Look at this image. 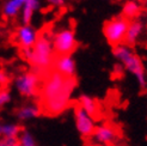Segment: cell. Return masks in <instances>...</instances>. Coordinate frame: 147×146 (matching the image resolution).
I'll list each match as a JSON object with an SVG mask.
<instances>
[{
    "label": "cell",
    "mask_w": 147,
    "mask_h": 146,
    "mask_svg": "<svg viewBox=\"0 0 147 146\" xmlns=\"http://www.w3.org/2000/svg\"><path fill=\"white\" fill-rule=\"evenodd\" d=\"M76 85L74 77H65L50 70L43 77L38 95L42 112L51 116L62 114L71 104Z\"/></svg>",
    "instance_id": "1"
},
{
    "label": "cell",
    "mask_w": 147,
    "mask_h": 146,
    "mask_svg": "<svg viewBox=\"0 0 147 146\" xmlns=\"http://www.w3.org/2000/svg\"><path fill=\"white\" fill-rule=\"evenodd\" d=\"M55 56L56 54L53 47L51 35L48 32H43L38 36L36 43L31 47V54L28 62L31 65L34 71L45 77L53 68Z\"/></svg>",
    "instance_id": "2"
},
{
    "label": "cell",
    "mask_w": 147,
    "mask_h": 146,
    "mask_svg": "<svg viewBox=\"0 0 147 146\" xmlns=\"http://www.w3.org/2000/svg\"><path fill=\"white\" fill-rule=\"evenodd\" d=\"M113 53L116 59L123 65V67L135 77L139 85L141 87H146L147 79H146V73H145L142 61L133 52V49L129 47V45H127V43L126 45L124 43L117 45L114 47Z\"/></svg>",
    "instance_id": "3"
},
{
    "label": "cell",
    "mask_w": 147,
    "mask_h": 146,
    "mask_svg": "<svg viewBox=\"0 0 147 146\" xmlns=\"http://www.w3.org/2000/svg\"><path fill=\"white\" fill-rule=\"evenodd\" d=\"M43 76L36 71H24L17 74L13 79V86L17 92L25 98L38 97Z\"/></svg>",
    "instance_id": "4"
},
{
    "label": "cell",
    "mask_w": 147,
    "mask_h": 146,
    "mask_svg": "<svg viewBox=\"0 0 147 146\" xmlns=\"http://www.w3.org/2000/svg\"><path fill=\"white\" fill-rule=\"evenodd\" d=\"M128 24H129V20L123 16L115 17L113 19L108 20L104 24L103 34H104L107 41L110 45L115 47V46L121 45V43L124 42Z\"/></svg>",
    "instance_id": "5"
},
{
    "label": "cell",
    "mask_w": 147,
    "mask_h": 146,
    "mask_svg": "<svg viewBox=\"0 0 147 146\" xmlns=\"http://www.w3.org/2000/svg\"><path fill=\"white\" fill-rule=\"evenodd\" d=\"M53 47L56 55L72 54L77 48L74 31L69 28H62L51 35Z\"/></svg>",
    "instance_id": "6"
},
{
    "label": "cell",
    "mask_w": 147,
    "mask_h": 146,
    "mask_svg": "<svg viewBox=\"0 0 147 146\" xmlns=\"http://www.w3.org/2000/svg\"><path fill=\"white\" fill-rule=\"evenodd\" d=\"M74 123L79 134L84 138H90L96 128L94 116L87 113L82 107L77 105L74 108Z\"/></svg>",
    "instance_id": "7"
},
{
    "label": "cell",
    "mask_w": 147,
    "mask_h": 146,
    "mask_svg": "<svg viewBox=\"0 0 147 146\" xmlns=\"http://www.w3.org/2000/svg\"><path fill=\"white\" fill-rule=\"evenodd\" d=\"M38 36V31L31 24H22L14 32V41L20 48H31Z\"/></svg>",
    "instance_id": "8"
},
{
    "label": "cell",
    "mask_w": 147,
    "mask_h": 146,
    "mask_svg": "<svg viewBox=\"0 0 147 146\" xmlns=\"http://www.w3.org/2000/svg\"><path fill=\"white\" fill-rule=\"evenodd\" d=\"M90 138H92V141L98 145H109L116 140L117 132L113 126L103 123V125L96 126Z\"/></svg>",
    "instance_id": "9"
},
{
    "label": "cell",
    "mask_w": 147,
    "mask_h": 146,
    "mask_svg": "<svg viewBox=\"0 0 147 146\" xmlns=\"http://www.w3.org/2000/svg\"><path fill=\"white\" fill-rule=\"evenodd\" d=\"M53 70L65 77H74L76 74V61L72 54L56 55L53 62Z\"/></svg>",
    "instance_id": "10"
},
{
    "label": "cell",
    "mask_w": 147,
    "mask_h": 146,
    "mask_svg": "<svg viewBox=\"0 0 147 146\" xmlns=\"http://www.w3.org/2000/svg\"><path fill=\"white\" fill-rule=\"evenodd\" d=\"M42 107L40 103H35V102H30L24 105H22L18 108V110L16 113L17 119L20 121H28V120H32L36 119L42 114Z\"/></svg>",
    "instance_id": "11"
},
{
    "label": "cell",
    "mask_w": 147,
    "mask_h": 146,
    "mask_svg": "<svg viewBox=\"0 0 147 146\" xmlns=\"http://www.w3.org/2000/svg\"><path fill=\"white\" fill-rule=\"evenodd\" d=\"M40 9L38 0H24V4L20 10V20L22 24H30L35 12Z\"/></svg>",
    "instance_id": "12"
},
{
    "label": "cell",
    "mask_w": 147,
    "mask_h": 146,
    "mask_svg": "<svg viewBox=\"0 0 147 146\" xmlns=\"http://www.w3.org/2000/svg\"><path fill=\"white\" fill-rule=\"evenodd\" d=\"M144 31V24L142 22L138 20V19H134L129 22L128 24V29H127V34H126V40L124 42L127 43V45L131 46V45H135L136 41L139 40V37L141 36Z\"/></svg>",
    "instance_id": "13"
},
{
    "label": "cell",
    "mask_w": 147,
    "mask_h": 146,
    "mask_svg": "<svg viewBox=\"0 0 147 146\" xmlns=\"http://www.w3.org/2000/svg\"><path fill=\"white\" fill-rule=\"evenodd\" d=\"M24 0H6L3 5V14L6 18H14L20 13Z\"/></svg>",
    "instance_id": "14"
},
{
    "label": "cell",
    "mask_w": 147,
    "mask_h": 146,
    "mask_svg": "<svg viewBox=\"0 0 147 146\" xmlns=\"http://www.w3.org/2000/svg\"><path fill=\"white\" fill-rule=\"evenodd\" d=\"M78 105L82 107L84 110H86L87 113H90L93 116H96L99 113L98 103L96 102V99L92 98L91 96H89V95H82V96H79Z\"/></svg>",
    "instance_id": "15"
},
{
    "label": "cell",
    "mask_w": 147,
    "mask_h": 146,
    "mask_svg": "<svg viewBox=\"0 0 147 146\" xmlns=\"http://www.w3.org/2000/svg\"><path fill=\"white\" fill-rule=\"evenodd\" d=\"M22 128L14 122L0 121V138H18Z\"/></svg>",
    "instance_id": "16"
},
{
    "label": "cell",
    "mask_w": 147,
    "mask_h": 146,
    "mask_svg": "<svg viewBox=\"0 0 147 146\" xmlns=\"http://www.w3.org/2000/svg\"><path fill=\"white\" fill-rule=\"evenodd\" d=\"M139 13H140V5H139L138 1H135V0H128V1H126V4L123 5L122 16L126 17L127 19L135 18Z\"/></svg>",
    "instance_id": "17"
},
{
    "label": "cell",
    "mask_w": 147,
    "mask_h": 146,
    "mask_svg": "<svg viewBox=\"0 0 147 146\" xmlns=\"http://www.w3.org/2000/svg\"><path fill=\"white\" fill-rule=\"evenodd\" d=\"M17 139L22 146H38L32 134L30 132H26V130H22Z\"/></svg>",
    "instance_id": "18"
},
{
    "label": "cell",
    "mask_w": 147,
    "mask_h": 146,
    "mask_svg": "<svg viewBox=\"0 0 147 146\" xmlns=\"http://www.w3.org/2000/svg\"><path fill=\"white\" fill-rule=\"evenodd\" d=\"M11 99H12V95L10 90L6 86L0 87V109L6 107L11 102Z\"/></svg>",
    "instance_id": "19"
},
{
    "label": "cell",
    "mask_w": 147,
    "mask_h": 146,
    "mask_svg": "<svg viewBox=\"0 0 147 146\" xmlns=\"http://www.w3.org/2000/svg\"><path fill=\"white\" fill-rule=\"evenodd\" d=\"M10 83V77L6 73V71L0 66V87H4Z\"/></svg>",
    "instance_id": "20"
},
{
    "label": "cell",
    "mask_w": 147,
    "mask_h": 146,
    "mask_svg": "<svg viewBox=\"0 0 147 146\" xmlns=\"http://www.w3.org/2000/svg\"><path fill=\"white\" fill-rule=\"evenodd\" d=\"M17 141V138H0V146H11Z\"/></svg>",
    "instance_id": "21"
},
{
    "label": "cell",
    "mask_w": 147,
    "mask_h": 146,
    "mask_svg": "<svg viewBox=\"0 0 147 146\" xmlns=\"http://www.w3.org/2000/svg\"><path fill=\"white\" fill-rule=\"evenodd\" d=\"M47 3L50 5V6H53V7H62L65 6V3H66V0H47Z\"/></svg>",
    "instance_id": "22"
},
{
    "label": "cell",
    "mask_w": 147,
    "mask_h": 146,
    "mask_svg": "<svg viewBox=\"0 0 147 146\" xmlns=\"http://www.w3.org/2000/svg\"><path fill=\"white\" fill-rule=\"evenodd\" d=\"M11 146H22V145H20V144L17 141V143H14V144H13V145H11Z\"/></svg>",
    "instance_id": "23"
}]
</instances>
